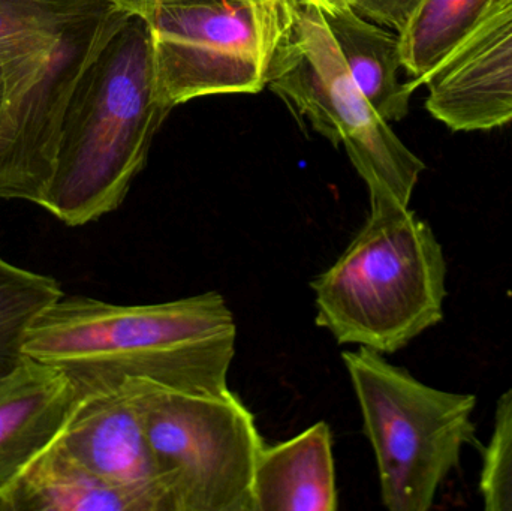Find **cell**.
<instances>
[{"label":"cell","mask_w":512,"mask_h":511,"mask_svg":"<svg viewBox=\"0 0 512 511\" xmlns=\"http://www.w3.org/2000/svg\"><path fill=\"white\" fill-rule=\"evenodd\" d=\"M358 0H318V5L325 9L355 8Z\"/></svg>","instance_id":"44dd1931"},{"label":"cell","mask_w":512,"mask_h":511,"mask_svg":"<svg viewBox=\"0 0 512 511\" xmlns=\"http://www.w3.org/2000/svg\"><path fill=\"white\" fill-rule=\"evenodd\" d=\"M156 476L171 511H254L256 459L265 441L230 389L183 392L137 380Z\"/></svg>","instance_id":"52a82bcc"},{"label":"cell","mask_w":512,"mask_h":511,"mask_svg":"<svg viewBox=\"0 0 512 511\" xmlns=\"http://www.w3.org/2000/svg\"><path fill=\"white\" fill-rule=\"evenodd\" d=\"M480 495L487 511H512V386L496 404L493 432L483 450Z\"/></svg>","instance_id":"ac0fdd59"},{"label":"cell","mask_w":512,"mask_h":511,"mask_svg":"<svg viewBox=\"0 0 512 511\" xmlns=\"http://www.w3.org/2000/svg\"><path fill=\"white\" fill-rule=\"evenodd\" d=\"M140 17L149 26L159 95L171 108L264 89L280 0L158 6Z\"/></svg>","instance_id":"ba28073f"},{"label":"cell","mask_w":512,"mask_h":511,"mask_svg":"<svg viewBox=\"0 0 512 511\" xmlns=\"http://www.w3.org/2000/svg\"><path fill=\"white\" fill-rule=\"evenodd\" d=\"M3 107V80H2V71H0V114H2Z\"/></svg>","instance_id":"7402d4cb"},{"label":"cell","mask_w":512,"mask_h":511,"mask_svg":"<svg viewBox=\"0 0 512 511\" xmlns=\"http://www.w3.org/2000/svg\"><path fill=\"white\" fill-rule=\"evenodd\" d=\"M60 441L87 470L141 498L150 511H171L150 455L137 378L80 390Z\"/></svg>","instance_id":"9c48e42d"},{"label":"cell","mask_w":512,"mask_h":511,"mask_svg":"<svg viewBox=\"0 0 512 511\" xmlns=\"http://www.w3.org/2000/svg\"><path fill=\"white\" fill-rule=\"evenodd\" d=\"M63 294L53 276L23 269L0 255V380L26 357L24 339L33 321Z\"/></svg>","instance_id":"2e32d148"},{"label":"cell","mask_w":512,"mask_h":511,"mask_svg":"<svg viewBox=\"0 0 512 511\" xmlns=\"http://www.w3.org/2000/svg\"><path fill=\"white\" fill-rule=\"evenodd\" d=\"M9 511H150V507L87 470L59 437L24 471Z\"/></svg>","instance_id":"4fadbf2b"},{"label":"cell","mask_w":512,"mask_h":511,"mask_svg":"<svg viewBox=\"0 0 512 511\" xmlns=\"http://www.w3.org/2000/svg\"><path fill=\"white\" fill-rule=\"evenodd\" d=\"M265 86L333 146L345 147L369 188L370 203L409 207L426 164L355 84L318 0H280Z\"/></svg>","instance_id":"5b68a950"},{"label":"cell","mask_w":512,"mask_h":511,"mask_svg":"<svg viewBox=\"0 0 512 511\" xmlns=\"http://www.w3.org/2000/svg\"><path fill=\"white\" fill-rule=\"evenodd\" d=\"M426 108L456 132L492 131L512 122V56L477 71L435 75Z\"/></svg>","instance_id":"5bb4252c"},{"label":"cell","mask_w":512,"mask_h":511,"mask_svg":"<svg viewBox=\"0 0 512 511\" xmlns=\"http://www.w3.org/2000/svg\"><path fill=\"white\" fill-rule=\"evenodd\" d=\"M498 0H423L400 33L403 69L412 89L424 86L471 35Z\"/></svg>","instance_id":"9a60e30c"},{"label":"cell","mask_w":512,"mask_h":511,"mask_svg":"<svg viewBox=\"0 0 512 511\" xmlns=\"http://www.w3.org/2000/svg\"><path fill=\"white\" fill-rule=\"evenodd\" d=\"M116 2L132 14L141 15L158 6L209 5V3L224 2V0H116Z\"/></svg>","instance_id":"ffe728a7"},{"label":"cell","mask_w":512,"mask_h":511,"mask_svg":"<svg viewBox=\"0 0 512 511\" xmlns=\"http://www.w3.org/2000/svg\"><path fill=\"white\" fill-rule=\"evenodd\" d=\"M421 2L423 0H358L354 9L366 20L400 35Z\"/></svg>","instance_id":"d6986e66"},{"label":"cell","mask_w":512,"mask_h":511,"mask_svg":"<svg viewBox=\"0 0 512 511\" xmlns=\"http://www.w3.org/2000/svg\"><path fill=\"white\" fill-rule=\"evenodd\" d=\"M80 390L51 366L24 357L0 380V511L30 464L62 435Z\"/></svg>","instance_id":"30bf717a"},{"label":"cell","mask_w":512,"mask_h":511,"mask_svg":"<svg viewBox=\"0 0 512 511\" xmlns=\"http://www.w3.org/2000/svg\"><path fill=\"white\" fill-rule=\"evenodd\" d=\"M171 110L158 92L149 26L132 15L69 104L39 207L72 228L119 209Z\"/></svg>","instance_id":"3957f363"},{"label":"cell","mask_w":512,"mask_h":511,"mask_svg":"<svg viewBox=\"0 0 512 511\" xmlns=\"http://www.w3.org/2000/svg\"><path fill=\"white\" fill-rule=\"evenodd\" d=\"M447 260L409 207L372 203L340 257L313 279L316 326L340 345L393 354L444 320Z\"/></svg>","instance_id":"277c9868"},{"label":"cell","mask_w":512,"mask_h":511,"mask_svg":"<svg viewBox=\"0 0 512 511\" xmlns=\"http://www.w3.org/2000/svg\"><path fill=\"white\" fill-rule=\"evenodd\" d=\"M321 9L355 84L376 113L388 123L405 119L415 90L399 78V35L366 20L354 8Z\"/></svg>","instance_id":"7c38bea8"},{"label":"cell","mask_w":512,"mask_h":511,"mask_svg":"<svg viewBox=\"0 0 512 511\" xmlns=\"http://www.w3.org/2000/svg\"><path fill=\"white\" fill-rule=\"evenodd\" d=\"M511 56L512 0H498L471 35L439 66L438 71L433 72L432 77L477 71L504 62Z\"/></svg>","instance_id":"e0dca14e"},{"label":"cell","mask_w":512,"mask_h":511,"mask_svg":"<svg viewBox=\"0 0 512 511\" xmlns=\"http://www.w3.org/2000/svg\"><path fill=\"white\" fill-rule=\"evenodd\" d=\"M237 324L218 291L152 305L65 296L33 321L23 354L80 390L149 380L183 392L227 389Z\"/></svg>","instance_id":"6da1fadb"},{"label":"cell","mask_w":512,"mask_h":511,"mask_svg":"<svg viewBox=\"0 0 512 511\" xmlns=\"http://www.w3.org/2000/svg\"><path fill=\"white\" fill-rule=\"evenodd\" d=\"M132 15L116 0H0V200L41 206L69 104Z\"/></svg>","instance_id":"7a4b0ae2"},{"label":"cell","mask_w":512,"mask_h":511,"mask_svg":"<svg viewBox=\"0 0 512 511\" xmlns=\"http://www.w3.org/2000/svg\"><path fill=\"white\" fill-rule=\"evenodd\" d=\"M342 359L375 453L382 504L390 511L432 509L475 441L477 398L429 386L369 348L345 351Z\"/></svg>","instance_id":"8992f818"},{"label":"cell","mask_w":512,"mask_h":511,"mask_svg":"<svg viewBox=\"0 0 512 511\" xmlns=\"http://www.w3.org/2000/svg\"><path fill=\"white\" fill-rule=\"evenodd\" d=\"M333 437L316 422L295 437L265 443L255 465L254 511H336Z\"/></svg>","instance_id":"8fae6325"}]
</instances>
